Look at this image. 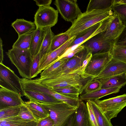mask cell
<instances>
[{
	"instance_id": "obj_1",
	"label": "cell",
	"mask_w": 126,
	"mask_h": 126,
	"mask_svg": "<svg viewBox=\"0 0 126 126\" xmlns=\"http://www.w3.org/2000/svg\"><path fill=\"white\" fill-rule=\"evenodd\" d=\"M111 9L105 10H94L82 13L72 23L71 26L65 32L72 38L88 28L101 22L112 15Z\"/></svg>"
},
{
	"instance_id": "obj_2",
	"label": "cell",
	"mask_w": 126,
	"mask_h": 126,
	"mask_svg": "<svg viewBox=\"0 0 126 126\" xmlns=\"http://www.w3.org/2000/svg\"><path fill=\"white\" fill-rule=\"evenodd\" d=\"M93 79L91 77H85L82 71L78 70L58 76L47 81H37L50 89L72 86L80 90L82 92Z\"/></svg>"
},
{
	"instance_id": "obj_3",
	"label": "cell",
	"mask_w": 126,
	"mask_h": 126,
	"mask_svg": "<svg viewBox=\"0 0 126 126\" xmlns=\"http://www.w3.org/2000/svg\"><path fill=\"white\" fill-rule=\"evenodd\" d=\"M34 102L44 107L48 112L54 122L53 126H66L76 110V108L64 102L54 103Z\"/></svg>"
},
{
	"instance_id": "obj_4",
	"label": "cell",
	"mask_w": 126,
	"mask_h": 126,
	"mask_svg": "<svg viewBox=\"0 0 126 126\" xmlns=\"http://www.w3.org/2000/svg\"><path fill=\"white\" fill-rule=\"evenodd\" d=\"M11 63L16 67L23 78L31 79L30 70L33 58L29 49L13 48L6 52Z\"/></svg>"
},
{
	"instance_id": "obj_5",
	"label": "cell",
	"mask_w": 126,
	"mask_h": 126,
	"mask_svg": "<svg viewBox=\"0 0 126 126\" xmlns=\"http://www.w3.org/2000/svg\"><path fill=\"white\" fill-rule=\"evenodd\" d=\"M93 101L102 110L110 121L126 106V94L103 100Z\"/></svg>"
},
{
	"instance_id": "obj_6",
	"label": "cell",
	"mask_w": 126,
	"mask_h": 126,
	"mask_svg": "<svg viewBox=\"0 0 126 126\" xmlns=\"http://www.w3.org/2000/svg\"><path fill=\"white\" fill-rule=\"evenodd\" d=\"M20 79L9 67L0 63V86L16 93L21 96L25 95Z\"/></svg>"
},
{
	"instance_id": "obj_7",
	"label": "cell",
	"mask_w": 126,
	"mask_h": 126,
	"mask_svg": "<svg viewBox=\"0 0 126 126\" xmlns=\"http://www.w3.org/2000/svg\"><path fill=\"white\" fill-rule=\"evenodd\" d=\"M112 59L110 51L93 55L83 72L84 75L95 78Z\"/></svg>"
},
{
	"instance_id": "obj_8",
	"label": "cell",
	"mask_w": 126,
	"mask_h": 126,
	"mask_svg": "<svg viewBox=\"0 0 126 126\" xmlns=\"http://www.w3.org/2000/svg\"><path fill=\"white\" fill-rule=\"evenodd\" d=\"M58 13L50 6L39 7L34 15V22L37 28L51 27L57 22Z\"/></svg>"
},
{
	"instance_id": "obj_9",
	"label": "cell",
	"mask_w": 126,
	"mask_h": 126,
	"mask_svg": "<svg viewBox=\"0 0 126 126\" xmlns=\"http://www.w3.org/2000/svg\"><path fill=\"white\" fill-rule=\"evenodd\" d=\"M77 0H56L54 4L65 21L73 22L82 13Z\"/></svg>"
},
{
	"instance_id": "obj_10",
	"label": "cell",
	"mask_w": 126,
	"mask_h": 126,
	"mask_svg": "<svg viewBox=\"0 0 126 126\" xmlns=\"http://www.w3.org/2000/svg\"><path fill=\"white\" fill-rule=\"evenodd\" d=\"M81 45L93 55L110 52L114 44L104 38L102 32L90 38Z\"/></svg>"
},
{
	"instance_id": "obj_11",
	"label": "cell",
	"mask_w": 126,
	"mask_h": 126,
	"mask_svg": "<svg viewBox=\"0 0 126 126\" xmlns=\"http://www.w3.org/2000/svg\"><path fill=\"white\" fill-rule=\"evenodd\" d=\"M113 14L102 21L95 24L85 30L76 36L70 45L69 48L81 45L95 35L105 31L112 19Z\"/></svg>"
},
{
	"instance_id": "obj_12",
	"label": "cell",
	"mask_w": 126,
	"mask_h": 126,
	"mask_svg": "<svg viewBox=\"0 0 126 126\" xmlns=\"http://www.w3.org/2000/svg\"><path fill=\"white\" fill-rule=\"evenodd\" d=\"M89 53L87 49L85 47L69 59L61 70L50 76L49 78L52 79L61 75L69 73L77 70H82L81 67L83 62Z\"/></svg>"
},
{
	"instance_id": "obj_13",
	"label": "cell",
	"mask_w": 126,
	"mask_h": 126,
	"mask_svg": "<svg viewBox=\"0 0 126 126\" xmlns=\"http://www.w3.org/2000/svg\"><path fill=\"white\" fill-rule=\"evenodd\" d=\"M76 36L72 37L59 48L50 51L40 59L39 63L40 73L58 61L67 49L69 48L70 45Z\"/></svg>"
},
{
	"instance_id": "obj_14",
	"label": "cell",
	"mask_w": 126,
	"mask_h": 126,
	"mask_svg": "<svg viewBox=\"0 0 126 126\" xmlns=\"http://www.w3.org/2000/svg\"><path fill=\"white\" fill-rule=\"evenodd\" d=\"M113 13L112 19L102 33L106 40L114 44L115 41L121 35L125 27L119 16Z\"/></svg>"
},
{
	"instance_id": "obj_15",
	"label": "cell",
	"mask_w": 126,
	"mask_h": 126,
	"mask_svg": "<svg viewBox=\"0 0 126 126\" xmlns=\"http://www.w3.org/2000/svg\"><path fill=\"white\" fill-rule=\"evenodd\" d=\"M21 97L16 93L0 87V110L24 104V102Z\"/></svg>"
},
{
	"instance_id": "obj_16",
	"label": "cell",
	"mask_w": 126,
	"mask_h": 126,
	"mask_svg": "<svg viewBox=\"0 0 126 126\" xmlns=\"http://www.w3.org/2000/svg\"><path fill=\"white\" fill-rule=\"evenodd\" d=\"M126 73V63L112 59L99 74L94 78L106 79Z\"/></svg>"
},
{
	"instance_id": "obj_17",
	"label": "cell",
	"mask_w": 126,
	"mask_h": 126,
	"mask_svg": "<svg viewBox=\"0 0 126 126\" xmlns=\"http://www.w3.org/2000/svg\"><path fill=\"white\" fill-rule=\"evenodd\" d=\"M11 26L17 32L18 36L32 33L37 28L34 22L23 19H17L12 23Z\"/></svg>"
},
{
	"instance_id": "obj_18",
	"label": "cell",
	"mask_w": 126,
	"mask_h": 126,
	"mask_svg": "<svg viewBox=\"0 0 126 126\" xmlns=\"http://www.w3.org/2000/svg\"><path fill=\"white\" fill-rule=\"evenodd\" d=\"M75 126H93L90 119L86 104L80 100L76 108Z\"/></svg>"
},
{
	"instance_id": "obj_19",
	"label": "cell",
	"mask_w": 126,
	"mask_h": 126,
	"mask_svg": "<svg viewBox=\"0 0 126 126\" xmlns=\"http://www.w3.org/2000/svg\"><path fill=\"white\" fill-rule=\"evenodd\" d=\"M120 86L106 89H101L91 93L80 94L79 98L81 100L86 102L88 100H99L100 98L110 94L116 93L123 87Z\"/></svg>"
},
{
	"instance_id": "obj_20",
	"label": "cell",
	"mask_w": 126,
	"mask_h": 126,
	"mask_svg": "<svg viewBox=\"0 0 126 126\" xmlns=\"http://www.w3.org/2000/svg\"><path fill=\"white\" fill-rule=\"evenodd\" d=\"M25 95L30 100L45 103H54L63 102L55 98L38 91L24 90Z\"/></svg>"
},
{
	"instance_id": "obj_21",
	"label": "cell",
	"mask_w": 126,
	"mask_h": 126,
	"mask_svg": "<svg viewBox=\"0 0 126 126\" xmlns=\"http://www.w3.org/2000/svg\"><path fill=\"white\" fill-rule=\"evenodd\" d=\"M44 32V28H37L33 33L29 49L32 58L39 53Z\"/></svg>"
},
{
	"instance_id": "obj_22",
	"label": "cell",
	"mask_w": 126,
	"mask_h": 126,
	"mask_svg": "<svg viewBox=\"0 0 126 126\" xmlns=\"http://www.w3.org/2000/svg\"><path fill=\"white\" fill-rule=\"evenodd\" d=\"M98 79L101 83V89L123 86L126 84L125 73L108 78Z\"/></svg>"
},
{
	"instance_id": "obj_23",
	"label": "cell",
	"mask_w": 126,
	"mask_h": 126,
	"mask_svg": "<svg viewBox=\"0 0 126 126\" xmlns=\"http://www.w3.org/2000/svg\"><path fill=\"white\" fill-rule=\"evenodd\" d=\"M37 122L22 119L18 116L0 120V126H36Z\"/></svg>"
},
{
	"instance_id": "obj_24",
	"label": "cell",
	"mask_w": 126,
	"mask_h": 126,
	"mask_svg": "<svg viewBox=\"0 0 126 126\" xmlns=\"http://www.w3.org/2000/svg\"><path fill=\"white\" fill-rule=\"evenodd\" d=\"M51 28L50 27L44 28V36L39 52L40 59L51 51L52 40L54 35Z\"/></svg>"
},
{
	"instance_id": "obj_25",
	"label": "cell",
	"mask_w": 126,
	"mask_h": 126,
	"mask_svg": "<svg viewBox=\"0 0 126 126\" xmlns=\"http://www.w3.org/2000/svg\"><path fill=\"white\" fill-rule=\"evenodd\" d=\"M24 104L38 121L49 116V113L44 107L35 102L29 100L24 102Z\"/></svg>"
},
{
	"instance_id": "obj_26",
	"label": "cell",
	"mask_w": 126,
	"mask_h": 126,
	"mask_svg": "<svg viewBox=\"0 0 126 126\" xmlns=\"http://www.w3.org/2000/svg\"><path fill=\"white\" fill-rule=\"evenodd\" d=\"M113 0H90L85 12L94 10H105L110 9L111 8L113 5Z\"/></svg>"
},
{
	"instance_id": "obj_27",
	"label": "cell",
	"mask_w": 126,
	"mask_h": 126,
	"mask_svg": "<svg viewBox=\"0 0 126 126\" xmlns=\"http://www.w3.org/2000/svg\"><path fill=\"white\" fill-rule=\"evenodd\" d=\"M89 101L94 113L98 126H113L102 110L93 100Z\"/></svg>"
},
{
	"instance_id": "obj_28",
	"label": "cell",
	"mask_w": 126,
	"mask_h": 126,
	"mask_svg": "<svg viewBox=\"0 0 126 126\" xmlns=\"http://www.w3.org/2000/svg\"><path fill=\"white\" fill-rule=\"evenodd\" d=\"M51 89L66 96L77 99H79V96L81 92L80 90L72 86L54 88Z\"/></svg>"
},
{
	"instance_id": "obj_29",
	"label": "cell",
	"mask_w": 126,
	"mask_h": 126,
	"mask_svg": "<svg viewBox=\"0 0 126 126\" xmlns=\"http://www.w3.org/2000/svg\"><path fill=\"white\" fill-rule=\"evenodd\" d=\"M33 32L19 36L13 44L12 48L25 50L29 49Z\"/></svg>"
},
{
	"instance_id": "obj_30",
	"label": "cell",
	"mask_w": 126,
	"mask_h": 126,
	"mask_svg": "<svg viewBox=\"0 0 126 126\" xmlns=\"http://www.w3.org/2000/svg\"><path fill=\"white\" fill-rule=\"evenodd\" d=\"M69 59L63 58L55 63L41 73L40 78H42L52 74L61 69L64 65L67 62Z\"/></svg>"
},
{
	"instance_id": "obj_31",
	"label": "cell",
	"mask_w": 126,
	"mask_h": 126,
	"mask_svg": "<svg viewBox=\"0 0 126 126\" xmlns=\"http://www.w3.org/2000/svg\"><path fill=\"white\" fill-rule=\"evenodd\" d=\"M71 38L65 32L54 35L52 40L50 51L59 48Z\"/></svg>"
},
{
	"instance_id": "obj_32",
	"label": "cell",
	"mask_w": 126,
	"mask_h": 126,
	"mask_svg": "<svg viewBox=\"0 0 126 126\" xmlns=\"http://www.w3.org/2000/svg\"><path fill=\"white\" fill-rule=\"evenodd\" d=\"M110 52L112 59L126 63V47L114 44Z\"/></svg>"
},
{
	"instance_id": "obj_33",
	"label": "cell",
	"mask_w": 126,
	"mask_h": 126,
	"mask_svg": "<svg viewBox=\"0 0 126 126\" xmlns=\"http://www.w3.org/2000/svg\"><path fill=\"white\" fill-rule=\"evenodd\" d=\"M21 106L7 107L0 110V120L18 116Z\"/></svg>"
},
{
	"instance_id": "obj_34",
	"label": "cell",
	"mask_w": 126,
	"mask_h": 126,
	"mask_svg": "<svg viewBox=\"0 0 126 126\" xmlns=\"http://www.w3.org/2000/svg\"><path fill=\"white\" fill-rule=\"evenodd\" d=\"M101 84L98 79L94 78L85 87L80 94L94 92L101 89Z\"/></svg>"
},
{
	"instance_id": "obj_35",
	"label": "cell",
	"mask_w": 126,
	"mask_h": 126,
	"mask_svg": "<svg viewBox=\"0 0 126 126\" xmlns=\"http://www.w3.org/2000/svg\"><path fill=\"white\" fill-rule=\"evenodd\" d=\"M111 8L113 12L119 16L125 27H126V5H116Z\"/></svg>"
},
{
	"instance_id": "obj_36",
	"label": "cell",
	"mask_w": 126,
	"mask_h": 126,
	"mask_svg": "<svg viewBox=\"0 0 126 126\" xmlns=\"http://www.w3.org/2000/svg\"><path fill=\"white\" fill-rule=\"evenodd\" d=\"M40 57L39 53L33 58L30 70V75L31 79L36 76L40 73L39 63Z\"/></svg>"
},
{
	"instance_id": "obj_37",
	"label": "cell",
	"mask_w": 126,
	"mask_h": 126,
	"mask_svg": "<svg viewBox=\"0 0 126 126\" xmlns=\"http://www.w3.org/2000/svg\"><path fill=\"white\" fill-rule=\"evenodd\" d=\"M18 116L25 120L36 122L38 121L24 104L20 106Z\"/></svg>"
},
{
	"instance_id": "obj_38",
	"label": "cell",
	"mask_w": 126,
	"mask_h": 126,
	"mask_svg": "<svg viewBox=\"0 0 126 126\" xmlns=\"http://www.w3.org/2000/svg\"><path fill=\"white\" fill-rule=\"evenodd\" d=\"M86 104L90 119L92 126H98L94 113L89 100L86 102Z\"/></svg>"
},
{
	"instance_id": "obj_39",
	"label": "cell",
	"mask_w": 126,
	"mask_h": 126,
	"mask_svg": "<svg viewBox=\"0 0 126 126\" xmlns=\"http://www.w3.org/2000/svg\"><path fill=\"white\" fill-rule=\"evenodd\" d=\"M114 44L126 47V27L122 32L116 40Z\"/></svg>"
},
{
	"instance_id": "obj_40",
	"label": "cell",
	"mask_w": 126,
	"mask_h": 126,
	"mask_svg": "<svg viewBox=\"0 0 126 126\" xmlns=\"http://www.w3.org/2000/svg\"><path fill=\"white\" fill-rule=\"evenodd\" d=\"M54 124L53 120L49 116L38 120L36 126H53Z\"/></svg>"
},
{
	"instance_id": "obj_41",
	"label": "cell",
	"mask_w": 126,
	"mask_h": 126,
	"mask_svg": "<svg viewBox=\"0 0 126 126\" xmlns=\"http://www.w3.org/2000/svg\"><path fill=\"white\" fill-rule=\"evenodd\" d=\"M85 47L81 45H79L74 49L68 53L66 55L63 56L62 58H63L66 59H69L79 51L83 49Z\"/></svg>"
},
{
	"instance_id": "obj_42",
	"label": "cell",
	"mask_w": 126,
	"mask_h": 126,
	"mask_svg": "<svg viewBox=\"0 0 126 126\" xmlns=\"http://www.w3.org/2000/svg\"><path fill=\"white\" fill-rule=\"evenodd\" d=\"M34 1L39 7L50 6L52 1V0H34Z\"/></svg>"
},
{
	"instance_id": "obj_43",
	"label": "cell",
	"mask_w": 126,
	"mask_h": 126,
	"mask_svg": "<svg viewBox=\"0 0 126 126\" xmlns=\"http://www.w3.org/2000/svg\"><path fill=\"white\" fill-rule=\"evenodd\" d=\"M92 55L91 53L89 52L86 56L84 60L82 65V69L83 72L87 64L90 60Z\"/></svg>"
},
{
	"instance_id": "obj_44",
	"label": "cell",
	"mask_w": 126,
	"mask_h": 126,
	"mask_svg": "<svg viewBox=\"0 0 126 126\" xmlns=\"http://www.w3.org/2000/svg\"><path fill=\"white\" fill-rule=\"evenodd\" d=\"M76 118V113L75 111L71 116L69 122L66 126H75Z\"/></svg>"
},
{
	"instance_id": "obj_45",
	"label": "cell",
	"mask_w": 126,
	"mask_h": 126,
	"mask_svg": "<svg viewBox=\"0 0 126 126\" xmlns=\"http://www.w3.org/2000/svg\"><path fill=\"white\" fill-rule=\"evenodd\" d=\"M4 55L2 41L0 38V63H3V60Z\"/></svg>"
},
{
	"instance_id": "obj_46",
	"label": "cell",
	"mask_w": 126,
	"mask_h": 126,
	"mask_svg": "<svg viewBox=\"0 0 126 126\" xmlns=\"http://www.w3.org/2000/svg\"><path fill=\"white\" fill-rule=\"evenodd\" d=\"M119 4L126 5V0H113V3L112 6L116 5Z\"/></svg>"
},
{
	"instance_id": "obj_47",
	"label": "cell",
	"mask_w": 126,
	"mask_h": 126,
	"mask_svg": "<svg viewBox=\"0 0 126 126\" xmlns=\"http://www.w3.org/2000/svg\"></svg>"
},
{
	"instance_id": "obj_48",
	"label": "cell",
	"mask_w": 126,
	"mask_h": 126,
	"mask_svg": "<svg viewBox=\"0 0 126 126\" xmlns=\"http://www.w3.org/2000/svg\"><path fill=\"white\" fill-rule=\"evenodd\" d=\"M125 74H126V73H125Z\"/></svg>"
}]
</instances>
